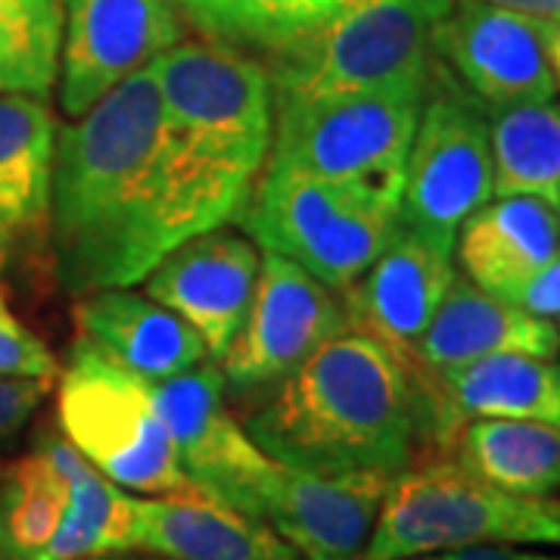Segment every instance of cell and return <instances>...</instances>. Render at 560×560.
<instances>
[{
    "instance_id": "obj_1",
    "label": "cell",
    "mask_w": 560,
    "mask_h": 560,
    "mask_svg": "<svg viewBox=\"0 0 560 560\" xmlns=\"http://www.w3.org/2000/svg\"><path fill=\"white\" fill-rule=\"evenodd\" d=\"M162 138L165 116L150 66L57 131L47 224L57 278L72 296L131 287L194 237Z\"/></svg>"
},
{
    "instance_id": "obj_2",
    "label": "cell",
    "mask_w": 560,
    "mask_h": 560,
    "mask_svg": "<svg viewBox=\"0 0 560 560\" xmlns=\"http://www.w3.org/2000/svg\"><path fill=\"white\" fill-rule=\"evenodd\" d=\"M271 386L243 427L283 467L396 477L418 460V383L381 340L346 330Z\"/></svg>"
},
{
    "instance_id": "obj_3",
    "label": "cell",
    "mask_w": 560,
    "mask_h": 560,
    "mask_svg": "<svg viewBox=\"0 0 560 560\" xmlns=\"http://www.w3.org/2000/svg\"><path fill=\"white\" fill-rule=\"evenodd\" d=\"M460 545L560 548V495H517L477 480L448 455L393 477L359 560H411Z\"/></svg>"
},
{
    "instance_id": "obj_4",
    "label": "cell",
    "mask_w": 560,
    "mask_h": 560,
    "mask_svg": "<svg viewBox=\"0 0 560 560\" xmlns=\"http://www.w3.org/2000/svg\"><path fill=\"white\" fill-rule=\"evenodd\" d=\"M427 81L275 103V138L265 168L361 187L399 206Z\"/></svg>"
},
{
    "instance_id": "obj_5",
    "label": "cell",
    "mask_w": 560,
    "mask_h": 560,
    "mask_svg": "<svg viewBox=\"0 0 560 560\" xmlns=\"http://www.w3.org/2000/svg\"><path fill=\"white\" fill-rule=\"evenodd\" d=\"M455 0H346L327 22L268 57L275 103L427 81L433 38Z\"/></svg>"
},
{
    "instance_id": "obj_6",
    "label": "cell",
    "mask_w": 560,
    "mask_h": 560,
    "mask_svg": "<svg viewBox=\"0 0 560 560\" xmlns=\"http://www.w3.org/2000/svg\"><path fill=\"white\" fill-rule=\"evenodd\" d=\"M57 377L62 436L106 480L140 495L197 489L180 470L172 436L156 411L153 383L103 355L81 334Z\"/></svg>"
},
{
    "instance_id": "obj_7",
    "label": "cell",
    "mask_w": 560,
    "mask_h": 560,
    "mask_svg": "<svg viewBox=\"0 0 560 560\" xmlns=\"http://www.w3.org/2000/svg\"><path fill=\"white\" fill-rule=\"evenodd\" d=\"M237 224L261 249L287 256L324 287L346 293L393 241L399 206L361 187L261 168Z\"/></svg>"
},
{
    "instance_id": "obj_8",
    "label": "cell",
    "mask_w": 560,
    "mask_h": 560,
    "mask_svg": "<svg viewBox=\"0 0 560 560\" xmlns=\"http://www.w3.org/2000/svg\"><path fill=\"white\" fill-rule=\"evenodd\" d=\"M489 200V106L436 57L405 162L399 224L455 249L460 224Z\"/></svg>"
},
{
    "instance_id": "obj_9",
    "label": "cell",
    "mask_w": 560,
    "mask_h": 560,
    "mask_svg": "<svg viewBox=\"0 0 560 560\" xmlns=\"http://www.w3.org/2000/svg\"><path fill=\"white\" fill-rule=\"evenodd\" d=\"M165 125L259 178L275 138L268 62L221 40H178L150 62Z\"/></svg>"
},
{
    "instance_id": "obj_10",
    "label": "cell",
    "mask_w": 560,
    "mask_h": 560,
    "mask_svg": "<svg viewBox=\"0 0 560 560\" xmlns=\"http://www.w3.org/2000/svg\"><path fill=\"white\" fill-rule=\"evenodd\" d=\"M153 399L187 480L261 521L280 464L228 411L219 361L206 359L178 377L153 383Z\"/></svg>"
},
{
    "instance_id": "obj_11",
    "label": "cell",
    "mask_w": 560,
    "mask_h": 560,
    "mask_svg": "<svg viewBox=\"0 0 560 560\" xmlns=\"http://www.w3.org/2000/svg\"><path fill=\"white\" fill-rule=\"evenodd\" d=\"M346 330V305L330 287L287 256L261 249L256 293L221 355V377L237 389L271 386Z\"/></svg>"
},
{
    "instance_id": "obj_12",
    "label": "cell",
    "mask_w": 560,
    "mask_h": 560,
    "mask_svg": "<svg viewBox=\"0 0 560 560\" xmlns=\"http://www.w3.org/2000/svg\"><path fill=\"white\" fill-rule=\"evenodd\" d=\"M178 40L184 20L172 0H62L60 109L79 119Z\"/></svg>"
},
{
    "instance_id": "obj_13",
    "label": "cell",
    "mask_w": 560,
    "mask_h": 560,
    "mask_svg": "<svg viewBox=\"0 0 560 560\" xmlns=\"http://www.w3.org/2000/svg\"><path fill=\"white\" fill-rule=\"evenodd\" d=\"M548 22L486 0H455L433 54L489 109L555 101L558 81L545 50Z\"/></svg>"
},
{
    "instance_id": "obj_14",
    "label": "cell",
    "mask_w": 560,
    "mask_h": 560,
    "mask_svg": "<svg viewBox=\"0 0 560 560\" xmlns=\"http://www.w3.org/2000/svg\"><path fill=\"white\" fill-rule=\"evenodd\" d=\"M408 371L420 393L423 448H436L440 455L452 452V442L467 420L560 423V364L551 359L501 352L452 368L408 364Z\"/></svg>"
},
{
    "instance_id": "obj_15",
    "label": "cell",
    "mask_w": 560,
    "mask_h": 560,
    "mask_svg": "<svg viewBox=\"0 0 560 560\" xmlns=\"http://www.w3.org/2000/svg\"><path fill=\"white\" fill-rule=\"evenodd\" d=\"M261 246L243 228L221 224L175 246L143 278V293L184 318L221 361L234 342L259 280Z\"/></svg>"
},
{
    "instance_id": "obj_16",
    "label": "cell",
    "mask_w": 560,
    "mask_h": 560,
    "mask_svg": "<svg viewBox=\"0 0 560 560\" xmlns=\"http://www.w3.org/2000/svg\"><path fill=\"white\" fill-rule=\"evenodd\" d=\"M389 474H312L280 464L261 521L300 560H359L381 517Z\"/></svg>"
},
{
    "instance_id": "obj_17",
    "label": "cell",
    "mask_w": 560,
    "mask_h": 560,
    "mask_svg": "<svg viewBox=\"0 0 560 560\" xmlns=\"http://www.w3.org/2000/svg\"><path fill=\"white\" fill-rule=\"evenodd\" d=\"M455 249L396 228L374 265L342 296L349 330H361L396 355H408L455 280Z\"/></svg>"
},
{
    "instance_id": "obj_18",
    "label": "cell",
    "mask_w": 560,
    "mask_h": 560,
    "mask_svg": "<svg viewBox=\"0 0 560 560\" xmlns=\"http://www.w3.org/2000/svg\"><path fill=\"white\" fill-rule=\"evenodd\" d=\"M501 352L551 359L560 352L558 324L536 318L470 278L455 275L436 315L405 361L415 368H452Z\"/></svg>"
},
{
    "instance_id": "obj_19",
    "label": "cell",
    "mask_w": 560,
    "mask_h": 560,
    "mask_svg": "<svg viewBox=\"0 0 560 560\" xmlns=\"http://www.w3.org/2000/svg\"><path fill=\"white\" fill-rule=\"evenodd\" d=\"M75 324L81 337L94 342L103 355L150 383L178 377L209 359L206 342L187 320L131 287L81 296Z\"/></svg>"
},
{
    "instance_id": "obj_20",
    "label": "cell",
    "mask_w": 560,
    "mask_h": 560,
    "mask_svg": "<svg viewBox=\"0 0 560 560\" xmlns=\"http://www.w3.org/2000/svg\"><path fill=\"white\" fill-rule=\"evenodd\" d=\"M138 548L168 560H300L268 523L202 489L140 499Z\"/></svg>"
},
{
    "instance_id": "obj_21",
    "label": "cell",
    "mask_w": 560,
    "mask_h": 560,
    "mask_svg": "<svg viewBox=\"0 0 560 560\" xmlns=\"http://www.w3.org/2000/svg\"><path fill=\"white\" fill-rule=\"evenodd\" d=\"M455 249L467 278L508 300L560 249V212L539 197H499L460 224Z\"/></svg>"
},
{
    "instance_id": "obj_22",
    "label": "cell",
    "mask_w": 560,
    "mask_h": 560,
    "mask_svg": "<svg viewBox=\"0 0 560 560\" xmlns=\"http://www.w3.org/2000/svg\"><path fill=\"white\" fill-rule=\"evenodd\" d=\"M57 131L47 101L0 94V249L38 237L47 224Z\"/></svg>"
},
{
    "instance_id": "obj_23",
    "label": "cell",
    "mask_w": 560,
    "mask_h": 560,
    "mask_svg": "<svg viewBox=\"0 0 560 560\" xmlns=\"http://www.w3.org/2000/svg\"><path fill=\"white\" fill-rule=\"evenodd\" d=\"M38 448L50 455L69 482L62 521L40 560H94L116 551H135L140 499L106 480L60 433H40Z\"/></svg>"
},
{
    "instance_id": "obj_24",
    "label": "cell",
    "mask_w": 560,
    "mask_h": 560,
    "mask_svg": "<svg viewBox=\"0 0 560 560\" xmlns=\"http://www.w3.org/2000/svg\"><path fill=\"white\" fill-rule=\"evenodd\" d=\"M448 458L477 480L517 495L560 492V423L548 420H467Z\"/></svg>"
},
{
    "instance_id": "obj_25",
    "label": "cell",
    "mask_w": 560,
    "mask_h": 560,
    "mask_svg": "<svg viewBox=\"0 0 560 560\" xmlns=\"http://www.w3.org/2000/svg\"><path fill=\"white\" fill-rule=\"evenodd\" d=\"M492 194L539 197L558 209L560 197V106L517 103L489 109Z\"/></svg>"
},
{
    "instance_id": "obj_26",
    "label": "cell",
    "mask_w": 560,
    "mask_h": 560,
    "mask_svg": "<svg viewBox=\"0 0 560 560\" xmlns=\"http://www.w3.org/2000/svg\"><path fill=\"white\" fill-rule=\"evenodd\" d=\"M180 20L202 38L241 50H256L265 60L287 50L320 22H327L346 0H172Z\"/></svg>"
},
{
    "instance_id": "obj_27",
    "label": "cell",
    "mask_w": 560,
    "mask_h": 560,
    "mask_svg": "<svg viewBox=\"0 0 560 560\" xmlns=\"http://www.w3.org/2000/svg\"><path fill=\"white\" fill-rule=\"evenodd\" d=\"M69 482L35 445L0 470V560H40L62 521Z\"/></svg>"
},
{
    "instance_id": "obj_28",
    "label": "cell",
    "mask_w": 560,
    "mask_h": 560,
    "mask_svg": "<svg viewBox=\"0 0 560 560\" xmlns=\"http://www.w3.org/2000/svg\"><path fill=\"white\" fill-rule=\"evenodd\" d=\"M60 54L62 0H0V94L47 101Z\"/></svg>"
},
{
    "instance_id": "obj_29",
    "label": "cell",
    "mask_w": 560,
    "mask_h": 560,
    "mask_svg": "<svg viewBox=\"0 0 560 560\" xmlns=\"http://www.w3.org/2000/svg\"><path fill=\"white\" fill-rule=\"evenodd\" d=\"M57 374H60V364L54 359V352L13 312L7 287H3V275H0V377L54 383Z\"/></svg>"
},
{
    "instance_id": "obj_30",
    "label": "cell",
    "mask_w": 560,
    "mask_h": 560,
    "mask_svg": "<svg viewBox=\"0 0 560 560\" xmlns=\"http://www.w3.org/2000/svg\"><path fill=\"white\" fill-rule=\"evenodd\" d=\"M47 389H50L47 381L0 377V448L20 436L22 427L38 411Z\"/></svg>"
},
{
    "instance_id": "obj_31",
    "label": "cell",
    "mask_w": 560,
    "mask_h": 560,
    "mask_svg": "<svg viewBox=\"0 0 560 560\" xmlns=\"http://www.w3.org/2000/svg\"><path fill=\"white\" fill-rule=\"evenodd\" d=\"M508 302L521 305L523 312H529L536 318H560V249L533 278L523 280L521 287L508 296Z\"/></svg>"
},
{
    "instance_id": "obj_32",
    "label": "cell",
    "mask_w": 560,
    "mask_h": 560,
    "mask_svg": "<svg viewBox=\"0 0 560 560\" xmlns=\"http://www.w3.org/2000/svg\"><path fill=\"white\" fill-rule=\"evenodd\" d=\"M411 560H560V555L533 551L521 545H460V548H445V551L420 555Z\"/></svg>"
},
{
    "instance_id": "obj_33",
    "label": "cell",
    "mask_w": 560,
    "mask_h": 560,
    "mask_svg": "<svg viewBox=\"0 0 560 560\" xmlns=\"http://www.w3.org/2000/svg\"><path fill=\"white\" fill-rule=\"evenodd\" d=\"M495 7H508L526 16H536L541 22H560V0H486Z\"/></svg>"
},
{
    "instance_id": "obj_34",
    "label": "cell",
    "mask_w": 560,
    "mask_h": 560,
    "mask_svg": "<svg viewBox=\"0 0 560 560\" xmlns=\"http://www.w3.org/2000/svg\"><path fill=\"white\" fill-rule=\"evenodd\" d=\"M545 50H548V62H551V72L560 88V22H548L545 28Z\"/></svg>"
},
{
    "instance_id": "obj_35",
    "label": "cell",
    "mask_w": 560,
    "mask_h": 560,
    "mask_svg": "<svg viewBox=\"0 0 560 560\" xmlns=\"http://www.w3.org/2000/svg\"><path fill=\"white\" fill-rule=\"evenodd\" d=\"M94 560H168V558H160V555H150V551H116V555H103V558H94Z\"/></svg>"
},
{
    "instance_id": "obj_36",
    "label": "cell",
    "mask_w": 560,
    "mask_h": 560,
    "mask_svg": "<svg viewBox=\"0 0 560 560\" xmlns=\"http://www.w3.org/2000/svg\"><path fill=\"white\" fill-rule=\"evenodd\" d=\"M558 212H560V197H558Z\"/></svg>"
},
{
    "instance_id": "obj_37",
    "label": "cell",
    "mask_w": 560,
    "mask_h": 560,
    "mask_svg": "<svg viewBox=\"0 0 560 560\" xmlns=\"http://www.w3.org/2000/svg\"><path fill=\"white\" fill-rule=\"evenodd\" d=\"M558 330H560V324H558Z\"/></svg>"
}]
</instances>
